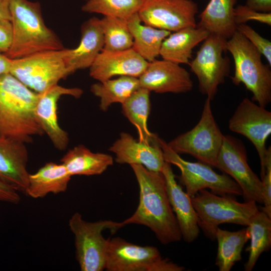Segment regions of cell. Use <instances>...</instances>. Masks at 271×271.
<instances>
[{"mask_svg":"<svg viewBox=\"0 0 271 271\" xmlns=\"http://www.w3.org/2000/svg\"><path fill=\"white\" fill-rule=\"evenodd\" d=\"M138 181L139 203L134 213L122 223L149 228L164 245L179 241L181 233L169 202L162 172L150 171L141 165H130Z\"/></svg>","mask_w":271,"mask_h":271,"instance_id":"1","label":"cell"},{"mask_svg":"<svg viewBox=\"0 0 271 271\" xmlns=\"http://www.w3.org/2000/svg\"><path fill=\"white\" fill-rule=\"evenodd\" d=\"M39 94L11 73L0 76V135L25 144L44 133L35 115Z\"/></svg>","mask_w":271,"mask_h":271,"instance_id":"2","label":"cell"},{"mask_svg":"<svg viewBox=\"0 0 271 271\" xmlns=\"http://www.w3.org/2000/svg\"><path fill=\"white\" fill-rule=\"evenodd\" d=\"M12 41L4 54L11 59L64 49L61 41L45 25L40 4L29 0H11Z\"/></svg>","mask_w":271,"mask_h":271,"instance_id":"3","label":"cell"},{"mask_svg":"<svg viewBox=\"0 0 271 271\" xmlns=\"http://www.w3.org/2000/svg\"><path fill=\"white\" fill-rule=\"evenodd\" d=\"M226 50L234 60L232 83L244 84L251 100L265 107L271 101L270 66L263 63L260 53L237 30L227 40Z\"/></svg>","mask_w":271,"mask_h":271,"instance_id":"4","label":"cell"},{"mask_svg":"<svg viewBox=\"0 0 271 271\" xmlns=\"http://www.w3.org/2000/svg\"><path fill=\"white\" fill-rule=\"evenodd\" d=\"M233 196L219 195L203 189L191 198L199 228L213 240L219 225L232 223L247 226L259 210L255 202L241 203Z\"/></svg>","mask_w":271,"mask_h":271,"instance_id":"5","label":"cell"},{"mask_svg":"<svg viewBox=\"0 0 271 271\" xmlns=\"http://www.w3.org/2000/svg\"><path fill=\"white\" fill-rule=\"evenodd\" d=\"M74 237L76 258L82 271H102L105 269L108 243L102 235L104 230L112 233L124 226L122 222L103 220L88 222L79 212L74 213L68 221Z\"/></svg>","mask_w":271,"mask_h":271,"instance_id":"6","label":"cell"},{"mask_svg":"<svg viewBox=\"0 0 271 271\" xmlns=\"http://www.w3.org/2000/svg\"><path fill=\"white\" fill-rule=\"evenodd\" d=\"M224 136L214 117L211 100L207 98L196 125L167 144L179 155H190L199 162L216 168Z\"/></svg>","mask_w":271,"mask_h":271,"instance_id":"7","label":"cell"},{"mask_svg":"<svg viewBox=\"0 0 271 271\" xmlns=\"http://www.w3.org/2000/svg\"><path fill=\"white\" fill-rule=\"evenodd\" d=\"M65 53L64 48L12 59L10 73L32 90L42 93L71 74Z\"/></svg>","mask_w":271,"mask_h":271,"instance_id":"8","label":"cell"},{"mask_svg":"<svg viewBox=\"0 0 271 271\" xmlns=\"http://www.w3.org/2000/svg\"><path fill=\"white\" fill-rule=\"evenodd\" d=\"M105 269L107 271H182L185 268L163 258L153 246H141L116 237L108 239Z\"/></svg>","mask_w":271,"mask_h":271,"instance_id":"9","label":"cell"},{"mask_svg":"<svg viewBox=\"0 0 271 271\" xmlns=\"http://www.w3.org/2000/svg\"><path fill=\"white\" fill-rule=\"evenodd\" d=\"M159 143L165 162L180 170V181L191 198L199 191L206 189L219 195H242L240 187L228 175L218 174L211 166L201 162L186 161L170 149L165 141L160 138Z\"/></svg>","mask_w":271,"mask_h":271,"instance_id":"10","label":"cell"},{"mask_svg":"<svg viewBox=\"0 0 271 271\" xmlns=\"http://www.w3.org/2000/svg\"><path fill=\"white\" fill-rule=\"evenodd\" d=\"M227 40L219 35L210 34L189 63L198 78L200 91L211 100L218 86L229 74L230 61L227 56H223L227 51Z\"/></svg>","mask_w":271,"mask_h":271,"instance_id":"11","label":"cell"},{"mask_svg":"<svg viewBox=\"0 0 271 271\" xmlns=\"http://www.w3.org/2000/svg\"><path fill=\"white\" fill-rule=\"evenodd\" d=\"M216 168L237 183L244 201L262 204L261 180L249 166L246 149L240 140L230 135L224 136Z\"/></svg>","mask_w":271,"mask_h":271,"instance_id":"12","label":"cell"},{"mask_svg":"<svg viewBox=\"0 0 271 271\" xmlns=\"http://www.w3.org/2000/svg\"><path fill=\"white\" fill-rule=\"evenodd\" d=\"M228 127L245 137L254 145L260 159L261 179L265 171L266 141L271 134V112L245 98L229 119Z\"/></svg>","mask_w":271,"mask_h":271,"instance_id":"13","label":"cell"},{"mask_svg":"<svg viewBox=\"0 0 271 271\" xmlns=\"http://www.w3.org/2000/svg\"><path fill=\"white\" fill-rule=\"evenodd\" d=\"M198 11L192 0H144L138 14L144 24L173 32L196 27Z\"/></svg>","mask_w":271,"mask_h":271,"instance_id":"14","label":"cell"},{"mask_svg":"<svg viewBox=\"0 0 271 271\" xmlns=\"http://www.w3.org/2000/svg\"><path fill=\"white\" fill-rule=\"evenodd\" d=\"M83 90L77 87L68 88L56 84L44 92L38 93L35 107L37 120L53 146L62 151L69 143L68 133L59 125L58 115V102L63 95H70L76 98L81 96Z\"/></svg>","mask_w":271,"mask_h":271,"instance_id":"15","label":"cell"},{"mask_svg":"<svg viewBox=\"0 0 271 271\" xmlns=\"http://www.w3.org/2000/svg\"><path fill=\"white\" fill-rule=\"evenodd\" d=\"M140 87L158 93H186L193 87L188 71L180 65L155 59L138 78Z\"/></svg>","mask_w":271,"mask_h":271,"instance_id":"16","label":"cell"},{"mask_svg":"<svg viewBox=\"0 0 271 271\" xmlns=\"http://www.w3.org/2000/svg\"><path fill=\"white\" fill-rule=\"evenodd\" d=\"M148 64L132 48L117 51L102 49L89 67V75L98 82L115 76L139 78Z\"/></svg>","mask_w":271,"mask_h":271,"instance_id":"17","label":"cell"},{"mask_svg":"<svg viewBox=\"0 0 271 271\" xmlns=\"http://www.w3.org/2000/svg\"><path fill=\"white\" fill-rule=\"evenodd\" d=\"M166 184L167 194L184 241L191 243L200 232L196 212L191 198L184 191L175 179L171 164L165 162L162 170Z\"/></svg>","mask_w":271,"mask_h":271,"instance_id":"18","label":"cell"},{"mask_svg":"<svg viewBox=\"0 0 271 271\" xmlns=\"http://www.w3.org/2000/svg\"><path fill=\"white\" fill-rule=\"evenodd\" d=\"M109 150L114 154L115 161L119 164L141 165L150 171L162 172L166 162L160 143L148 144L125 132L120 134Z\"/></svg>","mask_w":271,"mask_h":271,"instance_id":"19","label":"cell"},{"mask_svg":"<svg viewBox=\"0 0 271 271\" xmlns=\"http://www.w3.org/2000/svg\"><path fill=\"white\" fill-rule=\"evenodd\" d=\"M25 143L0 135V180L26 193L29 174Z\"/></svg>","mask_w":271,"mask_h":271,"instance_id":"20","label":"cell"},{"mask_svg":"<svg viewBox=\"0 0 271 271\" xmlns=\"http://www.w3.org/2000/svg\"><path fill=\"white\" fill-rule=\"evenodd\" d=\"M81 32L78 46L65 49V60L71 74L78 70L89 68L104 47L100 19L91 18L83 24Z\"/></svg>","mask_w":271,"mask_h":271,"instance_id":"21","label":"cell"},{"mask_svg":"<svg viewBox=\"0 0 271 271\" xmlns=\"http://www.w3.org/2000/svg\"><path fill=\"white\" fill-rule=\"evenodd\" d=\"M209 34L197 25L171 32L163 41L159 55L163 60L176 64H189L194 48Z\"/></svg>","mask_w":271,"mask_h":271,"instance_id":"22","label":"cell"},{"mask_svg":"<svg viewBox=\"0 0 271 271\" xmlns=\"http://www.w3.org/2000/svg\"><path fill=\"white\" fill-rule=\"evenodd\" d=\"M72 176L62 163L48 162L36 172L29 174L25 194L34 198H42L49 194L63 193Z\"/></svg>","mask_w":271,"mask_h":271,"instance_id":"23","label":"cell"},{"mask_svg":"<svg viewBox=\"0 0 271 271\" xmlns=\"http://www.w3.org/2000/svg\"><path fill=\"white\" fill-rule=\"evenodd\" d=\"M237 0H209L199 15L197 26L210 34L229 39L236 30L234 10Z\"/></svg>","mask_w":271,"mask_h":271,"instance_id":"24","label":"cell"},{"mask_svg":"<svg viewBox=\"0 0 271 271\" xmlns=\"http://www.w3.org/2000/svg\"><path fill=\"white\" fill-rule=\"evenodd\" d=\"M60 161L72 177L100 175L113 163L111 155L92 152L82 145L70 149Z\"/></svg>","mask_w":271,"mask_h":271,"instance_id":"25","label":"cell"},{"mask_svg":"<svg viewBox=\"0 0 271 271\" xmlns=\"http://www.w3.org/2000/svg\"><path fill=\"white\" fill-rule=\"evenodd\" d=\"M150 91L140 87L121 104L123 115L136 128L138 140L150 145L159 144L160 138L148 128L150 112Z\"/></svg>","mask_w":271,"mask_h":271,"instance_id":"26","label":"cell"},{"mask_svg":"<svg viewBox=\"0 0 271 271\" xmlns=\"http://www.w3.org/2000/svg\"><path fill=\"white\" fill-rule=\"evenodd\" d=\"M126 23L133 38L132 48L148 62L156 59L163 41L171 32L142 24L138 13L126 19Z\"/></svg>","mask_w":271,"mask_h":271,"instance_id":"27","label":"cell"},{"mask_svg":"<svg viewBox=\"0 0 271 271\" xmlns=\"http://www.w3.org/2000/svg\"><path fill=\"white\" fill-rule=\"evenodd\" d=\"M246 228L229 231L218 227L215 233L218 248L215 265L219 271H230L235 263L241 260L244 245L249 239Z\"/></svg>","mask_w":271,"mask_h":271,"instance_id":"28","label":"cell"},{"mask_svg":"<svg viewBox=\"0 0 271 271\" xmlns=\"http://www.w3.org/2000/svg\"><path fill=\"white\" fill-rule=\"evenodd\" d=\"M140 88L138 78L121 76L94 83L91 86L90 91L100 98V110L106 111L113 103H123Z\"/></svg>","mask_w":271,"mask_h":271,"instance_id":"29","label":"cell"},{"mask_svg":"<svg viewBox=\"0 0 271 271\" xmlns=\"http://www.w3.org/2000/svg\"><path fill=\"white\" fill-rule=\"evenodd\" d=\"M249 233L250 243L246 248L249 252L244 264L245 271H251L261 253L269 250L271 246V218L258 210L246 226Z\"/></svg>","mask_w":271,"mask_h":271,"instance_id":"30","label":"cell"},{"mask_svg":"<svg viewBox=\"0 0 271 271\" xmlns=\"http://www.w3.org/2000/svg\"><path fill=\"white\" fill-rule=\"evenodd\" d=\"M100 22L104 38L103 49L117 51L132 48L133 38L126 20L104 16Z\"/></svg>","mask_w":271,"mask_h":271,"instance_id":"31","label":"cell"},{"mask_svg":"<svg viewBox=\"0 0 271 271\" xmlns=\"http://www.w3.org/2000/svg\"><path fill=\"white\" fill-rule=\"evenodd\" d=\"M144 0H88L83 12L126 20L138 13Z\"/></svg>","mask_w":271,"mask_h":271,"instance_id":"32","label":"cell"},{"mask_svg":"<svg viewBox=\"0 0 271 271\" xmlns=\"http://www.w3.org/2000/svg\"><path fill=\"white\" fill-rule=\"evenodd\" d=\"M236 30L241 33L250 43L267 60L271 66V42L267 39L261 36L250 26L246 24L237 26Z\"/></svg>","mask_w":271,"mask_h":271,"instance_id":"33","label":"cell"},{"mask_svg":"<svg viewBox=\"0 0 271 271\" xmlns=\"http://www.w3.org/2000/svg\"><path fill=\"white\" fill-rule=\"evenodd\" d=\"M234 19L236 26L246 24L249 21H255L271 26V13L256 11L247 6L237 5L234 10Z\"/></svg>","mask_w":271,"mask_h":271,"instance_id":"34","label":"cell"},{"mask_svg":"<svg viewBox=\"0 0 271 271\" xmlns=\"http://www.w3.org/2000/svg\"><path fill=\"white\" fill-rule=\"evenodd\" d=\"M265 171L260 179L262 185V203L264 206L261 210L271 218V148L267 150L265 162Z\"/></svg>","mask_w":271,"mask_h":271,"instance_id":"35","label":"cell"},{"mask_svg":"<svg viewBox=\"0 0 271 271\" xmlns=\"http://www.w3.org/2000/svg\"><path fill=\"white\" fill-rule=\"evenodd\" d=\"M12 37L11 22L0 19V53L5 54L8 51L11 45Z\"/></svg>","mask_w":271,"mask_h":271,"instance_id":"36","label":"cell"},{"mask_svg":"<svg viewBox=\"0 0 271 271\" xmlns=\"http://www.w3.org/2000/svg\"><path fill=\"white\" fill-rule=\"evenodd\" d=\"M0 201L17 204L20 201L18 192L0 180Z\"/></svg>","mask_w":271,"mask_h":271,"instance_id":"37","label":"cell"},{"mask_svg":"<svg viewBox=\"0 0 271 271\" xmlns=\"http://www.w3.org/2000/svg\"><path fill=\"white\" fill-rule=\"evenodd\" d=\"M245 5L257 12H271V0H246Z\"/></svg>","mask_w":271,"mask_h":271,"instance_id":"38","label":"cell"},{"mask_svg":"<svg viewBox=\"0 0 271 271\" xmlns=\"http://www.w3.org/2000/svg\"><path fill=\"white\" fill-rule=\"evenodd\" d=\"M11 0H0V19L11 21Z\"/></svg>","mask_w":271,"mask_h":271,"instance_id":"39","label":"cell"},{"mask_svg":"<svg viewBox=\"0 0 271 271\" xmlns=\"http://www.w3.org/2000/svg\"><path fill=\"white\" fill-rule=\"evenodd\" d=\"M11 61L12 59L0 53V76L10 73Z\"/></svg>","mask_w":271,"mask_h":271,"instance_id":"40","label":"cell"}]
</instances>
